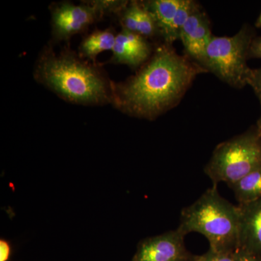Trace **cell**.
Masks as SVG:
<instances>
[{"label":"cell","instance_id":"21","mask_svg":"<svg viewBox=\"0 0 261 261\" xmlns=\"http://www.w3.org/2000/svg\"><path fill=\"white\" fill-rule=\"evenodd\" d=\"M255 27L257 28H261V13L259 15L258 18L257 19L256 23H255Z\"/></svg>","mask_w":261,"mask_h":261},{"label":"cell","instance_id":"13","mask_svg":"<svg viewBox=\"0 0 261 261\" xmlns=\"http://www.w3.org/2000/svg\"><path fill=\"white\" fill-rule=\"evenodd\" d=\"M117 34L113 28L96 29L82 39L79 55L84 59L96 63L98 55L105 51L113 50Z\"/></svg>","mask_w":261,"mask_h":261},{"label":"cell","instance_id":"11","mask_svg":"<svg viewBox=\"0 0 261 261\" xmlns=\"http://www.w3.org/2000/svg\"><path fill=\"white\" fill-rule=\"evenodd\" d=\"M116 15L123 30L135 33L147 39L161 37L155 19L144 1H128Z\"/></svg>","mask_w":261,"mask_h":261},{"label":"cell","instance_id":"15","mask_svg":"<svg viewBox=\"0 0 261 261\" xmlns=\"http://www.w3.org/2000/svg\"><path fill=\"white\" fill-rule=\"evenodd\" d=\"M197 4L192 0H181V5L178 7L176 16L173 20V31L176 39H179L180 32L192 12L197 8Z\"/></svg>","mask_w":261,"mask_h":261},{"label":"cell","instance_id":"22","mask_svg":"<svg viewBox=\"0 0 261 261\" xmlns=\"http://www.w3.org/2000/svg\"><path fill=\"white\" fill-rule=\"evenodd\" d=\"M257 130H258L259 133L261 135V116L260 118H259L258 121H257V126H256Z\"/></svg>","mask_w":261,"mask_h":261},{"label":"cell","instance_id":"10","mask_svg":"<svg viewBox=\"0 0 261 261\" xmlns=\"http://www.w3.org/2000/svg\"><path fill=\"white\" fill-rule=\"evenodd\" d=\"M240 210L239 249L261 259V198L238 205Z\"/></svg>","mask_w":261,"mask_h":261},{"label":"cell","instance_id":"2","mask_svg":"<svg viewBox=\"0 0 261 261\" xmlns=\"http://www.w3.org/2000/svg\"><path fill=\"white\" fill-rule=\"evenodd\" d=\"M34 78L60 98L72 104H111L113 82L102 65L84 59L70 48L55 51L44 48L34 65Z\"/></svg>","mask_w":261,"mask_h":261},{"label":"cell","instance_id":"7","mask_svg":"<svg viewBox=\"0 0 261 261\" xmlns=\"http://www.w3.org/2000/svg\"><path fill=\"white\" fill-rule=\"evenodd\" d=\"M185 237L177 228L146 239L139 245L133 261H182L186 256Z\"/></svg>","mask_w":261,"mask_h":261},{"label":"cell","instance_id":"17","mask_svg":"<svg viewBox=\"0 0 261 261\" xmlns=\"http://www.w3.org/2000/svg\"><path fill=\"white\" fill-rule=\"evenodd\" d=\"M247 84L251 86L261 105V68L252 69Z\"/></svg>","mask_w":261,"mask_h":261},{"label":"cell","instance_id":"19","mask_svg":"<svg viewBox=\"0 0 261 261\" xmlns=\"http://www.w3.org/2000/svg\"><path fill=\"white\" fill-rule=\"evenodd\" d=\"M234 255L236 261H261V259L258 257L241 249H237L234 252Z\"/></svg>","mask_w":261,"mask_h":261},{"label":"cell","instance_id":"1","mask_svg":"<svg viewBox=\"0 0 261 261\" xmlns=\"http://www.w3.org/2000/svg\"><path fill=\"white\" fill-rule=\"evenodd\" d=\"M207 70L172 45L162 44L135 75L113 82V107L135 118L154 120L176 107L200 73Z\"/></svg>","mask_w":261,"mask_h":261},{"label":"cell","instance_id":"12","mask_svg":"<svg viewBox=\"0 0 261 261\" xmlns=\"http://www.w3.org/2000/svg\"><path fill=\"white\" fill-rule=\"evenodd\" d=\"M181 0H151L144 1L147 9L153 15L159 27L160 35L165 44L173 45L177 40L173 31V20Z\"/></svg>","mask_w":261,"mask_h":261},{"label":"cell","instance_id":"20","mask_svg":"<svg viewBox=\"0 0 261 261\" xmlns=\"http://www.w3.org/2000/svg\"><path fill=\"white\" fill-rule=\"evenodd\" d=\"M10 255V246L8 241L0 240V261H8Z\"/></svg>","mask_w":261,"mask_h":261},{"label":"cell","instance_id":"16","mask_svg":"<svg viewBox=\"0 0 261 261\" xmlns=\"http://www.w3.org/2000/svg\"><path fill=\"white\" fill-rule=\"evenodd\" d=\"M195 261H236V259L234 252H215L210 249L208 252L197 257Z\"/></svg>","mask_w":261,"mask_h":261},{"label":"cell","instance_id":"6","mask_svg":"<svg viewBox=\"0 0 261 261\" xmlns=\"http://www.w3.org/2000/svg\"><path fill=\"white\" fill-rule=\"evenodd\" d=\"M53 42H67L76 34L86 32L105 15L97 1L75 5L70 2L56 3L50 7Z\"/></svg>","mask_w":261,"mask_h":261},{"label":"cell","instance_id":"8","mask_svg":"<svg viewBox=\"0 0 261 261\" xmlns=\"http://www.w3.org/2000/svg\"><path fill=\"white\" fill-rule=\"evenodd\" d=\"M213 37L210 20L198 5L180 32L179 39L187 56L202 66L206 49Z\"/></svg>","mask_w":261,"mask_h":261},{"label":"cell","instance_id":"18","mask_svg":"<svg viewBox=\"0 0 261 261\" xmlns=\"http://www.w3.org/2000/svg\"><path fill=\"white\" fill-rule=\"evenodd\" d=\"M248 58H261V37L252 39L249 49Z\"/></svg>","mask_w":261,"mask_h":261},{"label":"cell","instance_id":"14","mask_svg":"<svg viewBox=\"0 0 261 261\" xmlns=\"http://www.w3.org/2000/svg\"><path fill=\"white\" fill-rule=\"evenodd\" d=\"M234 192L239 205L261 198V168L229 186Z\"/></svg>","mask_w":261,"mask_h":261},{"label":"cell","instance_id":"9","mask_svg":"<svg viewBox=\"0 0 261 261\" xmlns=\"http://www.w3.org/2000/svg\"><path fill=\"white\" fill-rule=\"evenodd\" d=\"M152 53L148 39L122 29L117 34L112 56L105 64H123L135 69L145 64Z\"/></svg>","mask_w":261,"mask_h":261},{"label":"cell","instance_id":"4","mask_svg":"<svg viewBox=\"0 0 261 261\" xmlns=\"http://www.w3.org/2000/svg\"><path fill=\"white\" fill-rule=\"evenodd\" d=\"M261 168V135L257 128L222 142L216 147L205 173L217 186H228Z\"/></svg>","mask_w":261,"mask_h":261},{"label":"cell","instance_id":"5","mask_svg":"<svg viewBox=\"0 0 261 261\" xmlns=\"http://www.w3.org/2000/svg\"><path fill=\"white\" fill-rule=\"evenodd\" d=\"M254 33L244 25L231 37H213L202 66L228 85L243 88L248 82L251 68L247 64Z\"/></svg>","mask_w":261,"mask_h":261},{"label":"cell","instance_id":"3","mask_svg":"<svg viewBox=\"0 0 261 261\" xmlns=\"http://www.w3.org/2000/svg\"><path fill=\"white\" fill-rule=\"evenodd\" d=\"M178 229L186 236L204 235L215 252H233L238 249L240 210L225 200L214 185L181 211Z\"/></svg>","mask_w":261,"mask_h":261}]
</instances>
